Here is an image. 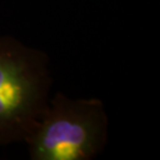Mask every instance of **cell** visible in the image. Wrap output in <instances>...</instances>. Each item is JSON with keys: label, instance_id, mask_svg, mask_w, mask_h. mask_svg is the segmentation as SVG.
<instances>
[{"label": "cell", "instance_id": "cell-1", "mask_svg": "<svg viewBox=\"0 0 160 160\" xmlns=\"http://www.w3.org/2000/svg\"><path fill=\"white\" fill-rule=\"evenodd\" d=\"M52 83L44 50L0 34V147L24 142L45 113Z\"/></svg>", "mask_w": 160, "mask_h": 160}, {"label": "cell", "instance_id": "cell-2", "mask_svg": "<svg viewBox=\"0 0 160 160\" xmlns=\"http://www.w3.org/2000/svg\"><path fill=\"white\" fill-rule=\"evenodd\" d=\"M108 133L102 100L57 92L24 142L31 160H92L106 148Z\"/></svg>", "mask_w": 160, "mask_h": 160}]
</instances>
